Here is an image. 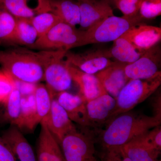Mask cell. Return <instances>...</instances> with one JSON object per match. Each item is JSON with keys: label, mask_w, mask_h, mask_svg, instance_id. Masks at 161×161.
I'll return each mask as SVG.
<instances>
[{"label": "cell", "mask_w": 161, "mask_h": 161, "mask_svg": "<svg viewBox=\"0 0 161 161\" xmlns=\"http://www.w3.org/2000/svg\"><path fill=\"white\" fill-rule=\"evenodd\" d=\"M130 111L115 117L102 133L101 141L108 151L119 149L150 129L160 125L161 119L153 115L148 116Z\"/></svg>", "instance_id": "6da1fadb"}, {"label": "cell", "mask_w": 161, "mask_h": 161, "mask_svg": "<svg viewBox=\"0 0 161 161\" xmlns=\"http://www.w3.org/2000/svg\"><path fill=\"white\" fill-rule=\"evenodd\" d=\"M2 70L14 80L32 84L43 80V69L38 52L22 47L0 51Z\"/></svg>", "instance_id": "7a4b0ae2"}, {"label": "cell", "mask_w": 161, "mask_h": 161, "mask_svg": "<svg viewBox=\"0 0 161 161\" xmlns=\"http://www.w3.org/2000/svg\"><path fill=\"white\" fill-rule=\"evenodd\" d=\"M63 49L44 50L38 52L43 69V80L53 98L71 86L72 79L64 58L67 52Z\"/></svg>", "instance_id": "3957f363"}, {"label": "cell", "mask_w": 161, "mask_h": 161, "mask_svg": "<svg viewBox=\"0 0 161 161\" xmlns=\"http://www.w3.org/2000/svg\"><path fill=\"white\" fill-rule=\"evenodd\" d=\"M161 84V72L147 79H132L128 81L116 98V105L106 125L116 116L131 111L149 98Z\"/></svg>", "instance_id": "277c9868"}, {"label": "cell", "mask_w": 161, "mask_h": 161, "mask_svg": "<svg viewBox=\"0 0 161 161\" xmlns=\"http://www.w3.org/2000/svg\"><path fill=\"white\" fill-rule=\"evenodd\" d=\"M143 19L139 14L133 17H108L89 29L83 31L80 47L93 43L113 42L130 28L140 24Z\"/></svg>", "instance_id": "5b68a950"}, {"label": "cell", "mask_w": 161, "mask_h": 161, "mask_svg": "<svg viewBox=\"0 0 161 161\" xmlns=\"http://www.w3.org/2000/svg\"><path fill=\"white\" fill-rule=\"evenodd\" d=\"M83 31L63 22L58 23L37 39L31 48L44 50L63 49L69 51L80 47Z\"/></svg>", "instance_id": "8992f818"}, {"label": "cell", "mask_w": 161, "mask_h": 161, "mask_svg": "<svg viewBox=\"0 0 161 161\" xmlns=\"http://www.w3.org/2000/svg\"><path fill=\"white\" fill-rule=\"evenodd\" d=\"M59 144L64 161H86L94 157L93 138L77 130L65 135Z\"/></svg>", "instance_id": "52a82bcc"}, {"label": "cell", "mask_w": 161, "mask_h": 161, "mask_svg": "<svg viewBox=\"0 0 161 161\" xmlns=\"http://www.w3.org/2000/svg\"><path fill=\"white\" fill-rule=\"evenodd\" d=\"M69 63L81 71L95 75L111 65L112 61L108 53V50L93 49L84 53H75L68 51L65 54Z\"/></svg>", "instance_id": "ba28073f"}, {"label": "cell", "mask_w": 161, "mask_h": 161, "mask_svg": "<svg viewBox=\"0 0 161 161\" xmlns=\"http://www.w3.org/2000/svg\"><path fill=\"white\" fill-rule=\"evenodd\" d=\"M161 50L158 44L143 54L137 60L129 64L125 67V72L130 80L147 79L158 74L160 65Z\"/></svg>", "instance_id": "9c48e42d"}, {"label": "cell", "mask_w": 161, "mask_h": 161, "mask_svg": "<svg viewBox=\"0 0 161 161\" xmlns=\"http://www.w3.org/2000/svg\"><path fill=\"white\" fill-rule=\"evenodd\" d=\"M80 10V30L86 31L114 15L109 0H76Z\"/></svg>", "instance_id": "30bf717a"}, {"label": "cell", "mask_w": 161, "mask_h": 161, "mask_svg": "<svg viewBox=\"0 0 161 161\" xmlns=\"http://www.w3.org/2000/svg\"><path fill=\"white\" fill-rule=\"evenodd\" d=\"M122 36L129 40L139 51L145 53L160 42L161 29L141 23L132 26Z\"/></svg>", "instance_id": "8fae6325"}, {"label": "cell", "mask_w": 161, "mask_h": 161, "mask_svg": "<svg viewBox=\"0 0 161 161\" xmlns=\"http://www.w3.org/2000/svg\"><path fill=\"white\" fill-rule=\"evenodd\" d=\"M43 122L46 124L58 143L67 134L77 130V128L65 110L55 98L52 99L49 114Z\"/></svg>", "instance_id": "7c38bea8"}, {"label": "cell", "mask_w": 161, "mask_h": 161, "mask_svg": "<svg viewBox=\"0 0 161 161\" xmlns=\"http://www.w3.org/2000/svg\"><path fill=\"white\" fill-rule=\"evenodd\" d=\"M127 64L114 61L111 65L95 74L107 93L115 99L130 80L125 72Z\"/></svg>", "instance_id": "4fadbf2b"}, {"label": "cell", "mask_w": 161, "mask_h": 161, "mask_svg": "<svg viewBox=\"0 0 161 161\" xmlns=\"http://www.w3.org/2000/svg\"><path fill=\"white\" fill-rule=\"evenodd\" d=\"M66 61L72 80L79 87V95L86 102L108 93L95 75L81 71Z\"/></svg>", "instance_id": "5bb4252c"}, {"label": "cell", "mask_w": 161, "mask_h": 161, "mask_svg": "<svg viewBox=\"0 0 161 161\" xmlns=\"http://www.w3.org/2000/svg\"><path fill=\"white\" fill-rule=\"evenodd\" d=\"M1 136L19 161H37L31 145L18 127L10 125Z\"/></svg>", "instance_id": "9a60e30c"}, {"label": "cell", "mask_w": 161, "mask_h": 161, "mask_svg": "<svg viewBox=\"0 0 161 161\" xmlns=\"http://www.w3.org/2000/svg\"><path fill=\"white\" fill-rule=\"evenodd\" d=\"M54 98L72 121L84 128L91 126L87 114L86 102L80 95L64 91L58 93Z\"/></svg>", "instance_id": "2e32d148"}, {"label": "cell", "mask_w": 161, "mask_h": 161, "mask_svg": "<svg viewBox=\"0 0 161 161\" xmlns=\"http://www.w3.org/2000/svg\"><path fill=\"white\" fill-rule=\"evenodd\" d=\"M116 105V99L108 93L86 102L88 119L90 126L106 124Z\"/></svg>", "instance_id": "e0dca14e"}, {"label": "cell", "mask_w": 161, "mask_h": 161, "mask_svg": "<svg viewBox=\"0 0 161 161\" xmlns=\"http://www.w3.org/2000/svg\"><path fill=\"white\" fill-rule=\"evenodd\" d=\"M41 130L37 146V161H64L58 141L46 124L40 123Z\"/></svg>", "instance_id": "ac0fdd59"}, {"label": "cell", "mask_w": 161, "mask_h": 161, "mask_svg": "<svg viewBox=\"0 0 161 161\" xmlns=\"http://www.w3.org/2000/svg\"><path fill=\"white\" fill-rule=\"evenodd\" d=\"M145 133L130 141L121 149L132 161H160L158 158L161 151L149 143Z\"/></svg>", "instance_id": "d6986e66"}, {"label": "cell", "mask_w": 161, "mask_h": 161, "mask_svg": "<svg viewBox=\"0 0 161 161\" xmlns=\"http://www.w3.org/2000/svg\"><path fill=\"white\" fill-rule=\"evenodd\" d=\"M50 11L62 22L76 27L80 22V10L76 1L73 0H49Z\"/></svg>", "instance_id": "ffe728a7"}, {"label": "cell", "mask_w": 161, "mask_h": 161, "mask_svg": "<svg viewBox=\"0 0 161 161\" xmlns=\"http://www.w3.org/2000/svg\"><path fill=\"white\" fill-rule=\"evenodd\" d=\"M144 53L139 51L129 40L123 36L114 40L112 47L108 50L111 59L126 64L134 62Z\"/></svg>", "instance_id": "44dd1931"}, {"label": "cell", "mask_w": 161, "mask_h": 161, "mask_svg": "<svg viewBox=\"0 0 161 161\" xmlns=\"http://www.w3.org/2000/svg\"><path fill=\"white\" fill-rule=\"evenodd\" d=\"M21 96L19 90L15 88L4 103L2 115L3 122L14 125L19 128L21 119Z\"/></svg>", "instance_id": "7402d4cb"}, {"label": "cell", "mask_w": 161, "mask_h": 161, "mask_svg": "<svg viewBox=\"0 0 161 161\" xmlns=\"http://www.w3.org/2000/svg\"><path fill=\"white\" fill-rule=\"evenodd\" d=\"M36 105V126L46 119L50 110L53 98L46 86L37 84L34 93Z\"/></svg>", "instance_id": "603a6c76"}, {"label": "cell", "mask_w": 161, "mask_h": 161, "mask_svg": "<svg viewBox=\"0 0 161 161\" xmlns=\"http://www.w3.org/2000/svg\"><path fill=\"white\" fill-rule=\"evenodd\" d=\"M16 19L14 43L31 47L37 40L36 31L32 25L29 19Z\"/></svg>", "instance_id": "cb8c5ba5"}, {"label": "cell", "mask_w": 161, "mask_h": 161, "mask_svg": "<svg viewBox=\"0 0 161 161\" xmlns=\"http://www.w3.org/2000/svg\"><path fill=\"white\" fill-rule=\"evenodd\" d=\"M36 110L34 94L22 96L21 98V119L19 129L33 131L36 129Z\"/></svg>", "instance_id": "d4e9b609"}, {"label": "cell", "mask_w": 161, "mask_h": 161, "mask_svg": "<svg viewBox=\"0 0 161 161\" xmlns=\"http://www.w3.org/2000/svg\"><path fill=\"white\" fill-rule=\"evenodd\" d=\"M16 19L0 3V44L14 43Z\"/></svg>", "instance_id": "484cf974"}, {"label": "cell", "mask_w": 161, "mask_h": 161, "mask_svg": "<svg viewBox=\"0 0 161 161\" xmlns=\"http://www.w3.org/2000/svg\"><path fill=\"white\" fill-rule=\"evenodd\" d=\"M28 1L0 0V3L16 19H31L38 14L28 5Z\"/></svg>", "instance_id": "4316f807"}, {"label": "cell", "mask_w": 161, "mask_h": 161, "mask_svg": "<svg viewBox=\"0 0 161 161\" xmlns=\"http://www.w3.org/2000/svg\"><path fill=\"white\" fill-rule=\"evenodd\" d=\"M29 20L36 31L39 38L45 35L58 23L62 22L58 17L51 11L41 13Z\"/></svg>", "instance_id": "83f0119b"}, {"label": "cell", "mask_w": 161, "mask_h": 161, "mask_svg": "<svg viewBox=\"0 0 161 161\" xmlns=\"http://www.w3.org/2000/svg\"><path fill=\"white\" fill-rule=\"evenodd\" d=\"M139 15L143 20L152 19L161 14V0H143Z\"/></svg>", "instance_id": "f1b7e54d"}, {"label": "cell", "mask_w": 161, "mask_h": 161, "mask_svg": "<svg viewBox=\"0 0 161 161\" xmlns=\"http://www.w3.org/2000/svg\"><path fill=\"white\" fill-rule=\"evenodd\" d=\"M143 0H113L112 3L127 17H133L138 14Z\"/></svg>", "instance_id": "f546056e"}, {"label": "cell", "mask_w": 161, "mask_h": 161, "mask_svg": "<svg viewBox=\"0 0 161 161\" xmlns=\"http://www.w3.org/2000/svg\"><path fill=\"white\" fill-rule=\"evenodd\" d=\"M15 88L14 80L3 70H0V103H4Z\"/></svg>", "instance_id": "4dcf8cb0"}, {"label": "cell", "mask_w": 161, "mask_h": 161, "mask_svg": "<svg viewBox=\"0 0 161 161\" xmlns=\"http://www.w3.org/2000/svg\"><path fill=\"white\" fill-rule=\"evenodd\" d=\"M144 134L147 142L156 150H161V128L160 125L154 127Z\"/></svg>", "instance_id": "1f68e13d"}, {"label": "cell", "mask_w": 161, "mask_h": 161, "mask_svg": "<svg viewBox=\"0 0 161 161\" xmlns=\"http://www.w3.org/2000/svg\"><path fill=\"white\" fill-rule=\"evenodd\" d=\"M0 161H18L11 149L0 136Z\"/></svg>", "instance_id": "d6a6232c"}, {"label": "cell", "mask_w": 161, "mask_h": 161, "mask_svg": "<svg viewBox=\"0 0 161 161\" xmlns=\"http://www.w3.org/2000/svg\"><path fill=\"white\" fill-rule=\"evenodd\" d=\"M15 88L19 90L22 96H28L34 93L37 84L14 80Z\"/></svg>", "instance_id": "836d02e7"}, {"label": "cell", "mask_w": 161, "mask_h": 161, "mask_svg": "<svg viewBox=\"0 0 161 161\" xmlns=\"http://www.w3.org/2000/svg\"><path fill=\"white\" fill-rule=\"evenodd\" d=\"M107 161H132L125 154L121 149L108 151Z\"/></svg>", "instance_id": "e575fe53"}, {"label": "cell", "mask_w": 161, "mask_h": 161, "mask_svg": "<svg viewBox=\"0 0 161 161\" xmlns=\"http://www.w3.org/2000/svg\"><path fill=\"white\" fill-rule=\"evenodd\" d=\"M152 103V107L153 108L154 115L158 119L161 120V94L155 96Z\"/></svg>", "instance_id": "d590c367"}, {"label": "cell", "mask_w": 161, "mask_h": 161, "mask_svg": "<svg viewBox=\"0 0 161 161\" xmlns=\"http://www.w3.org/2000/svg\"><path fill=\"white\" fill-rule=\"evenodd\" d=\"M86 161H97L95 159V157L93 158H90L89 159L87 160Z\"/></svg>", "instance_id": "8d00e7d4"}, {"label": "cell", "mask_w": 161, "mask_h": 161, "mask_svg": "<svg viewBox=\"0 0 161 161\" xmlns=\"http://www.w3.org/2000/svg\"><path fill=\"white\" fill-rule=\"evenodd\" d=\"M110 2H112V1H113V0H109Z\"/></svg>", "instance_id": "74e56055"}]
</instances>
